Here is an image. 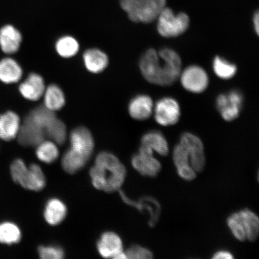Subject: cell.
I'll list each match as a JSON object with an SVG mask.
<instances>
[{
  "mask_svg": "<svg viewBox=\"0 0 259 259\" xmlns=\"http://www.w3.org/2000/svg\"><path fill=\"white\" fill-rule=\"evenodd\" d=\"M154 103L147 95H138L129 103L128 111L131 117L138 121H144L150 118L154 111Z\"/></svg>",
  "mask_w": 259,
  "mask_h": 259,
  "instance_id": "cell-15",
  "label": "cell"
},
{
  "mask_svg": "<svg viewBox=\"0 0 259 259\" xmlns=\"http://www.w3.org/2000/svg\"><path fill=\"white\" fill-rule=\"evenodd\" d=\"M67 212V207L61 200L51 199L48 200L45 206L44 218L49 225L56 226L63 221Z\"/></svg>",
  "mask_w": 259,
  "mask_h": 259,
  "instance_id": "cell-22",
  "label": "cell"
},
{
  "mask_svg": "<svg viewBox=\"0 0 259 259\" xmlns=\"http://www.w3.org/2000/svg\"><path fill=\"white\" fill-rule=\"evenodd\" d=\"M253 24L255 32L258 35L259 32V14L258 11L255 12L254 15Z\"/></svg>",
  "mask_w": 259,
  "mask_h": 259,
  "instance_id": "cell-38",
  "label": "cell"
},
{
  "mask_svg": "<svg viewBox=\"0 0 259 259\" xmlns=\"http://www.w3.org/2000/svg\"><path fill=\"white\" fill-rule=\"evenodd\" d=\"M179 77L184 88L191 93H201L208 86V74L203 68L196 65L181 71Z\"/></svg>",
  "mask_w": 259,
  "mask_h": 259,
  "instance_id": "cell-10",
  "label": "cell"
},
{
  "mask_svg": "<svg viewBox=\"0 0 259 259\" xmlns=\"http://www.w3.org/2000/svg\"><path fill=\"white\" fill-rule=\"evenodd\" d=\"M35 124L42 128L46 129L49 125L57 118L56 112L51 111L45 106L37 107L28 115Z\"/></svg>",
  "mask_w": 259,
  "mask_h": 259,
  "instance_id": "cell-30",
  "label": "cell"
},
{
  "mask_svg": "<svg viewBox=\"0 0 259 259\" xmlns=\"http://www.w3.org/2000/svg\"><path fill=\"white\" fill-rule=\"evenodd\" d=\"M157 19V31L162 37H176L185 32L190 25V18L185 13L175 12L166 6L160 13Z\"/></svg>",
  "mask_w": 259,
  "mask_h": 259,
  "instance_id": "cell-5",
  "label": "cell"
},
{
  "mask_svg": "<svg viewBox=\"0 0 259 259\" xmlns=\"http://www.w3.org/2000/svg\"><path fill=\"white\" fill-rule=\"evenodd\" d=\"M23 76V70L14 58L7 57L0 61V80L6 84L17 83Z\"/></svg>",
  "mask_w": 259,
  "mask_h": 259,
  "instance_id": "cell-20",
  "label": "cell"
},
{
  "mask_svg": "<svg viewBox=\"0 0 259 259\" xmlns=\"http://www.w3.org/2000/svg\"><path fill=\"white\" fill-rule=\"evenodd\" d=\"M38 252L42 259H61L64 256L63 249L57 245L40 246Z\"/></svg>",
  "mask_w": 259,
  "mask_h": 259,
  "instance_id": "cell-34",
  "label": "cell"
},
{
  "mask_svg": "<svg viewBox=\"0 0 259 259\" xmlns=\"http://www.w3.org/2000/svg\"><path fill=\"white\" fill-rule=\"evenodd\" d=\"M141 72L148 82L160 86H169L180 77L182 61L176 51L169 48L157 51L150 49L139 63Z\"/></svg>",
  "mask_w": 259,
  "mask_h": 259,
  "instance_id": "cell-1",
  "label": "cell"
},
{
  "mask_svg": "<svg viewBox=\"0 0 259 259\" xmlns=\"http://www.w3.org/2000/svg\"><path fill=\"white\" fill-rule=\"evenodd\" d=\"M177 170L178 176L184 181H192L197 177V173L191 165L178 168Z\"/></svg>",
  "mask_w": 259,
  "mask_h": 259,
  "instance_id": "cell-36",
  "label": "cell"
},
{
  "mask_svg": "<svg viewBox=\"0 0 259 259\" xmlns=\"http://www.w3.org/2000/svg\"><path fill=\"white\" fill-rule=\"evenodd\" d=\"M243 96L240 92L233 90L228 94H222L216 100L217 108L226 121H232L240 114Z\"/></svg>",
  "mask_w": 259,
  "mask_h": 259,
  "instance_id": "cell-8",
  "label": "cell"
},
{
  "mask_svg": "<svg viewBox=\"0 0 259 259\" xmlns=\"http://www.w3.org/2000/svg\"><path fill=\"white\" fill-rule=\"evenodd\" d=\"M155 121L162 126H170L176 124L181 116L179 104L171 97H164L156 103L154 106Z\"/></svg>",
  "mask_w": 259,
  "mask_h": 259,
  "instance_id": "cell-9",
  "label": "cell"
},
{
  "mask_svg": "<svg viewBox=\"0 0 259 259\" xmlns=\"http://www.w3.org/2000/svg\"><path fill=\"white\" fill-rule=\"evenodd\" d=\"M180 143L189 153L191 166L197 173L201 172L206 166L205 148L201 139L192 133L186 132L181 135Z\"/></svg>",
  "mask_w": 259,
  "mask_h": 259,
  "instance_id": "cell-6",
  "label": "cell"
},
{
  "mask_svg": "<svg viewBox=\"0 0 259 259\" xmlns=\"http://www.w3.org/2000/svg\"><path fill=\"white\" fill-rule=\"evenodd\" d=\"M127 258L130 259H152L154 254L150 249L134 245L127 249L125 252Z\"/></svg>",
  "mask_w": 259,
  "mask_h": 259,
  "instance_id": "cell-35",
  "label": "cell"
},
{
  "mask_svg": "<svg viewBox=\"0 0 259 259\" xmlns=\"http://www.w3.org/2000/svg\"><path fill=\"white\" fill-rule=\"evenodd\" d=\"M133 167L144 177L155 178L160 172L161 164L154 157V152L151 149L141 145L138 153L132 158Z\"/></svg>",
  "mask_w": 259,
  "mask_h": 259,
  "instance_id": "cell-7",
  "label": "cell"
},
{
  "mask_svg": "<svg viewBox=\"0 0 259 259\" xmlns=\"http://www.w3.org/2000/svg\"><path fill=\"white\" fill-rule=\"evenodd\" d=\"M21 121L16 112L8 111L0 114V139L11 141L18 137Z\"/></svg>",
  "mask_w": 259,
  "mask_h": 259,
  "instance_id": "cell-17",
  "label": "cell"
},
{
  "mask_svg": "<svg viewBox=\"0 0 259 259\" xmlns=\"http://www.w3.org/2000/svg\"><path fill=\"white\" fill-rule=\"evenodd\" d=\"M227 225L232 234L239 241H247L244 222L239 211L232 213L227 219Z\"/></svg>",
  "mask_w": 259,
  "mask_h": 259,
  "instance_id": "cell-32",
  "label": "cell"
},
{
  "mask_svg": "<svg viewBox=\"0 0 259 259\" xmlns=\"http://www.w3.org/2000/svg\"><path fill=\"white\" fill-rule=\"evenodd\" d=\"M97 250L103 257L116 258L123 252V245L119 236L112 232L103 234L97 242Z\"/></svg>",
  "mask_w": 259,
  "mask_h": 259,
  "instance_id": "cell-14",
  "label": "cell"
},
{
  "mask_svg": "<svg viewBox=\"0 0 259 259\" xmlns=\"http://www.w3.org/2000/svg\"><path fill=\"white\" fill-rule=\"evenodd\" d=\"M42 97H44V106L55 112L63 109L66 104L63 91L56 84H51L46 87Z\"/></svg>",
  "mask_w": 259,
  "mask_h": 259,
  "instance_id": "cell-23",
  "label": "cell"
},
{
  "mask_svg": "<svg viewBox=\"0 0 259 259\" xmlns=\"http://www.w3.org/2000/svg\"><path fill=\"white\" fill-rule=\"evenodd\" d=\"M45 132L46 137L57 145H62L66 141V126L62 120L57 117L48 126Z\"/></svg>",
  "mask_w": 259,
  "mask_h": 259,
  "instance_id": "cell-28",
  "label": "cell"
},
{
  "mask_svg": "<svg viewBox=\"0 0 259 259\" xmlns=\"http://www.w3.org/2000/svg\"><path fill=\"white\" fill-rule=\"evenodd\" d=\"M121 8L134 22L150 23L166 6V0H120Z\"/></svg>",
  "mask_w": 259,
  "mask_h": 259,
  "instance_id": "cell-3",
  "label": "cell"
},
{
  "mask_svg": "<svg viewBox=\"0 0 259 259\" xmlns=\"http://www.w3.org/2000/svg\"><path fill=\"white\" fill-rule=\"evenodd\" d=\"M22 40L21 32L14 26L6 25L0 29V48L3 53L9 55L17 53Z\"/></svg>",
  "mask_w": 259,
  "mask_h": 259,
  "instance_id": "cell-16",
  "label": "cell"
},
{
  "mask_svg": "<svg viewBox=\"0 0 259 259\" xmlns=\"http://www.w3.org/2000/svg\"><path fill=\"white\" fill-rule=\"evenodd\" d=\"M213 70L220 78L227 80L231 79L235 75L237 67L224 58L216 57L213 61Z\"/></svg>",
  "mask_w": 259,
  "mask_h": 259,
  "instance_id": "cell-31",
  "label": "cell"
},
{
  "mask_svg": "<svg viewBox=\"0 0 259 259\" xmlns=\"http://www.w3.org/2000/svg\"><path fill=\"white\" fill-rule=\"evenodd\" d=\"M88 161L69 149L63 155L61 164L65 171L73 174L82 169Z\"/></svg>",
  "mask_w": 259,
  "mask_h": 259,
  "instance_id": "cell-27",
  "label": "cell"
},
{
  "mask_svg": "<svg viewBox=\"0 0 259 259\" xmlns=\"http://www.w3.org/2000/svg\"><path fill=\"white\" fill-rule=\"evenodd\" d=\"M121 196L122 199L124 200V202L127 203L128 205L135 207L139 210H142L147 209L150 212L151 216L149 225L150 226H154L158 222V218H159L160 212V207H152L155 205H160L159 203L153 197H152L150 202V200L151 197H145L142 198L138 202L134 201L131 199L128 198L127 196L125 195L124 193L120 192Z\"/></svg>",
  "mask_w": 259,
  "mask_h": 259,
  "instance_id": "cell-21",
  "label": "cell"
},
{
  "mask_svg": "<svg viewBox=\"0 0 259 259\" xmlns=\"http://www.w3.org/2000/svg\"><path fill=\"white\" fill-rule=\"evenodd\" d=\"M83 61L87 70L92 73L103 72L109 64L106 54L97 48H90L84 52Z\"/></svg>",
  "mask_w": 259,
  "mask_h": 259,
  "instance_id": "cell-18",
  "label": "cell"
},
{
  "mask_svg": "<svg viewBox=\"0 0 259 259\" xmlns=\"http://www.w3.org/2000/svg\"><path fill=\"white\" fill-rule=\"evenodd\" d=\"M172 158L176 169L190 165L189 153L186 148L180 142L175 146Z\"/></svg>",
  "mask_w": 259,
  "mask_h": 259,
  "instance_id": "cell-33",
  "label": "cell"
},
{
  "mask_svg": "<svg viewBox=\"0 0 259 259\" xmlns=\"http://www.w3.org/2000/svg\"><path fill=\"white\" fill-rule=\"evenodd\" d=\"M141 144L162 157L167 156L169 153V144L160 132L152 131L146 133L141 138Z\"/></svg>",
  "mask_w": 259,
  "mask_h": 259,
  "instance_id": "cell-19",
  "label": "cell"
},
{
  "mask_svg": "<svg viewBox=\"0 0 259 259\" xmlns=\"http://www.w3.org/2000/svg\"><path fill=\"white\" fill-rule=\"evenodd\" d=\"M244 222L247 241L254 242L259 235V219L254 212L249 209L239 210Z\"/></svg>",
  "mask_w": 259,
  "mask_h": 259,
  "instance_id": "cell-24",
  "label": "cell"
},
{
  "mask_svg": "<svg viewBox=\"0 0 259 259\" xmlns=\"http://www.w3.org/2000/svg\"><path fill=\"white\" fill-rule=\"evenodd\" d=\"M46 137L44 130L29 117L26 116L21 122L17 139L19 144L24 147H37Z\"/></svg>",
  "mask_w": 259,
  "mask_h": 259,
  "instance_id": "cell-12",
  "label": "cell"
},
{
  "mask_svg": "<svg viewBox=\"0 0 259 259\" xmlns=\"http://www.w3.org/2000/svg\"><path fill=\"white\" fill-rule=\"evenodd\" d=\"M71 150L89 160L95 147V142L92 133L85 127H78L73 130L70 134Z\"/></svg>",
  "mask_w": 259,
  "mask_h": 259,
  "instance_id": "cell-11",
  "label": "cell"
},
{
  "mask_svg": "<svg viewBox=\"0 0 259 259\" xmlns=\"http://www.w3.org/2000/svg\"><path fill=\"white\" fill-rule=\"evenodd\" d=\"M234 256L231 252L226 250H220L213 254L212 258L214 259H232Z\"/></svg>",
  "mask_w": 259,
  "mask_h": 259,
  "instance_id": "cell-37",
  "label": "cell"
},
{
  "mask_svg": "<svg viewBox=\"0 0 259 259\" xmlns=\"http://www.w3.org/2000/svg\"><path fill=\"white\" fill-rule=\"evenodd\" d=\"M38 159L45 163H53L59 156L57 144L52 141H44L37 146L35 151Z\"/></svg>",
  "mask_w": 259,
  "mask_h": 259,
  "instance_id": "cell-26",
  "label": "cell"
},
{
  "mask_svg": "<svg viewBox=\"0 0 259 259\" xmlns=\"http://www.w3.org/2000/svg\"><path fill=\"white\" fill-rule=\"evenodd\" d=\"M21 232L17 225L11 222L0 224V243L12 245L20 241Z\"/></svg>",
  "mask_w": 259,
  "mask_h": 259,
  "instance_id": "cell-29",
  "label": "cell"
},
{
  "mask_svg": "<svg viewBox=\"0 0 259 259\" xmlns=\"http://www.w3.org/2000/svg\"><path fill=\"white\" fill-rule=\"evenodd\" d=\"M11 173L13 180L27 190L38 192L46 184V178L40 166L33 163L28 167L19 158L12 163Z\"/></svg>",
  "mask_w": 259,
  "mask_h": 259,
  "instance_id": "cell-4",
  "label": "cell"
},
{
  "mask_svg": "<svg viewBox=\"0 0 259 259\" xmlns=\"http://www.w3.org/2000/svg\"><path fill=\"white\" fill-rule=\"evenodd\" d=\"M127 171L118 158L108 152L97 155L90 176L94 187L105 192L112 193L120 189Z\"/></svg>",
  "mask_w": 259,
  "mask_h": 259,
  "instance_id": "cell-2",
  "label": "cell"
},
{
  "mask_svg": "<svg viewBox=\"0 0 259 259\" xmlns=\"http://www.w3.org/2000/svg\"><path fill=\"white\" fill-rule=\"evenodd\" d=\"M46 85L39 74L31 73L19 87V92L24 99L35 102L43 97Z\"/></svg>",
  "mask_w": 259,
  "mask_h": 259,
  "instance_id": "cell-13",
  "label": "cell"
},
{
  "mask_svg": "<svg viewBox=\"0 0 259 259\" xmlns=\"http://www.w3.org/2000/svg\"><path fill=\"white\" fill-rule=\"evenodd\" d=\"M57 53L61 57L72 58L78 53L79 42L71 35H64L57 40L55 45Z\"/></svg>",
  "mask_w": 259,
  "mask_h": 259,
  "instance_id": "cell-25",
  "label": "cell"
}]
</instances>
